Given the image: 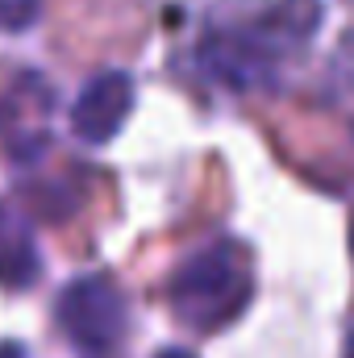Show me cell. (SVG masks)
<instances>
[{
  "mask_svg": "<svg viewBox=\"0 0 354 358\" xmlns=\"http://www.w3.org/2000/svg\"><path fill=\"white\" fill-rule=\"evenodd\" d=\"M317 13L309 0H288L283 8L267 13L250 25L217 29L200 42V67L225 88H255L275 76V67L296 55L313 29Z\"/></svg>",
  "mask_w": 354,
  "mask_h": 358,
  "instance_id": "6da1fadb",
  "label": "cell"
},
{
  "mask_svg": "<svg viewBox=\"0 0 354 358\" xmlns=\"http://www.w3.org/2000/svg\"><path fill=\"white\" fill-rule=\"evenodd\" d=\"M250 292H255V267L246 246H238L234 238H217L179 263L167 300L187 329L217 334L246 313Z\"/></svg>",
  "mask_w": 354,
  "mask_h": 358,
  "instance_id": "7a4b0ae2",
  "label": "cell"
},
{
  "mask_svg": "<svg viewBox=\"0 0 354 358\" xmlns=\"http://www.w3.org/2000/svg\"><path fill=\"white\" fill-rule=\"evenodd\" d=\"M59 329L84 355L100 358L125 338V296L108 275H80L59 292Z\"/></svg>",
  "mask_w": 354,
  "mask_h": 358,
  "instance_id": "3957f363",
  "label": "cell"
},
{
  "mask_svg": "<svg viewBox=\"0 0 354 358\" xmlns=\"http://www.w3.org/2000/svg\"><path fill=\"white\" fill-rule=\"evenodd\" d=\"M134 113V80L125 71H100L80 88L71 104V129L88 146H104L121 134Z\"/></svg>",
  "mask_w": 354,
  "mask_h": 358,
  "instance_id": "277c9868",
  "label": "cell"
},
{
  "mask_svg": "<svg viewBox=\"0 0 354 358\" xmlns=\"http://www.w3.org/2000/svg\"><path fill=\"white\" fill-rule=\"evenodd\" d=\"M38 242L29 234V225L8 208L0 204V283L4 287H29L38 279Z\"/></svg>",
  "mask_w": 354,
  "mask_h": 358,
  "instance_id": "5b68a950",
  "label": "cell"
},
{
  "mask_svg": "<svg viewBox=\"0 0 354 358\" xmlns=\"http://www.w3.org/2000/svg\"><path fill=\"white\" fill-rule=\"evenodd\" d=\"M38 17V0H0V25L4 29H25Z\"/></svg>",
  "mask_w": 354,
  "mask_h": 358,
  "instance_id": "8992f818",
  "label": "cell"
},
{
  "mask_svg": "<svg viewBox=\"0 0 354 358\" xmlns=\"http://www.w3.org/2000/svg\"><path fill=\"white\" fill-rule=\"evenodd\" d=\"M159 358H192V355H183V350H167V355H159Z\"/></svg>",
  "mask_w": 354,
  "mask_h": 358,
  "instance_id": "52a82bcc",
  "label": "cell"
}]
</instances>
